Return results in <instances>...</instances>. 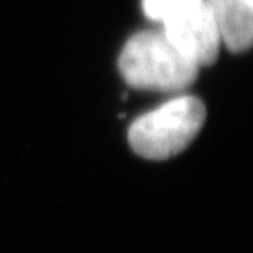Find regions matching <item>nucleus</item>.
Here are the masks:
<instances>
[{
	"instance_id": "obj_3",
	"label": "nucleus",
	"mask_w": 253,
	"mask_h": 253,
	"mask_svg": "<svg viewBox=\"0 0 253 253\" xmlns=\"http://www.w3.org/2000/svg\"><path fill=\"white\" fill-rule=\"evenodd\" d=\"M160 23L167 37L198 67L212 64L218 57L221 35L206 0H191Z\"/></svg>"
},
{
	"instance_id": "obj_4",
	"label": "nucleus",
	"mask_w": 253,
	"mask_h": 253,
	"mask_svg": "<svg viewBox=\"0 0 253 253\" xmlns=\"http://www.w3.org/2000/svg\"><path fill=\"white\" fill-rule=\"evenodd\" d=\"M218 26L221 43L235 53L250 47L253 39L252 0H206Z\"/></svg>"
},
{
	"instance_id": "obj_2",
	"label": "nucleus",
	"mask_w": 253,
	"mask_h": 253,
	"mask_svg": "<svg viewBox=\"0 0 253 253\" xmlns=\"http://www.w3.org/2000/svg\"><path fill=\"white\" fill-rule=\"evenodd\" d=\"M206 108L194 96H178L137 118L128 133L139 156L165 160L182 153L202 130Z\"/></svg>"
},
{
	"instance_id": "obj_1",
	"label": "nucleus",
	"mask_w": 253,
	"mask_h": 253,
	"mask_svg": "<svg viewBox=\"0 0 253 253\" xmlns=\"http://www.w3.org/2000/svg\"><path fill=\"white\" fill-rule=\"evenodd\" d=\"M119 69L126 84L148 92H180L191 85L198 67L162 29L142 31L125 43Z\"/></svg>"
},
{
	"instance_id": "obj_5",
	"label": "nucleus",
	"mask_w": 253,
	"mask_h": 253,
	"mask_svg": "<svg viewBox=\"0 0 253 253\" xmlns=\"http://www.w3.org/2000/svg\"><path fill=\"white\" fill-rule=\"evenodd\" d=\"M189 2L191 0H143V12L148 19L162 22L171 12Z\"/></svg>"
}]
</instances>
